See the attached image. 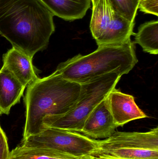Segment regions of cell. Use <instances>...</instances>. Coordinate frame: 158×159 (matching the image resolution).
I'll use <instances>...</instances> for the list:
<instances>
[{
	"instance_id": "cell-5",
	"label": "cell",
	"mask_w": 158,
	"mask_h": 159,
	"mask_svg": "<svg viewBox=\"0 0 158 159\" xmlns=\"http://www.w3.org/2000/svg\"><path fill=\"white\" fill-rule=\"evenodd\" d=\"M93 159H158V128L146 132H115L99 141Z\"/></svg>"
},
{
	"instance_id": "cell-19",
	"label": "cell",
	"mask_w": 158,
	"mask_h": 159,
	"mask_svg": "<svg viewBox=\"0 0 158 159\" xmlns=\"http://www.w3.org/2000/svg\"><path fill=\"white\" fill-rule=\"evenodd\" d=\"M92 1V5H94L96 3V2H97V0H91Z\"/></svg>"
},
{
	"instance_id": "cell-20",
	"label": "cell",
	"mask_w": 158,
	"mask_h": 159,
	"mask_svg": "<svg viewBox=\"0 0 158 159\" xmlns=\"http://www.w3.org/2000/svg\"><path fill=\"white\" fill-rule=\"evenodd\" d=\"M1 129H2V128H1V125H0V130H1Z\"/></svg>"
},
{
	"instance_id": "cell-12",
	"label": "cell",
	"mask_w": 158,
	"mask_h": 159,
	"mask_svg": "<svg viewBox=\"0 0 158 159\" xmlns=\"http://www.w3.org/2000/svg\"><path fill=\"white\" fill-rule=\"evenodd\" d=\"M57 16L66 21L83 18L91 7V0H40Z\"/></svg>"
},
{
	"instance_id": "cell-7",
	"label": "cell",
	"mask_w": 158,
	"mask_h": 159,
	"mask_svg": "<svg viewBox=\"0 0 158 159\" xmlns=\"http://www.w3.org/2000/svg\"><path fill=\"white\" fill-rule=\"evenodd\" d=\"M99 141L76 132L46 127L41 132L22 139L21 144L28 147L54 149L75 157L91 156Z\"/></svg>"
},
{
	"instance_id": "cell-8",
	"label": "cell",
	"mask_w": 158,
	"mask_h": 159,
	"mask_svg": "<svg viewBox=\"0 0 158 159\" xmlns=\"http://www.w3.org/2000/svg\"><path fill=\"white\" fill-rule=\"evenodd\" d=\"M117 128L110 112L107 96L90 113L81 133L89 138H107L116 132Z\"/></svg>"
},
{
	"instance_id": "cell-9",
	"label": "cell",
	"mask_w": 158,
	"mask_h": 159,
	"mask_svg": "<svg viewBox=\"0 0 158 159\" xmlns=\"http://www.w3.org/2000/svg\"><path fill=\"white\" fill-rule=\"evenodd\" d=\"M110 112L117 127L147 116L136 104L133 95L121 92L116 88L108 95Z\"/></svg>"
},
{
	"instance_id": "cell-2",
	"label": "cell",
	"mask_w": 158,
	"mask_h": 159,
	"mask_svg": "<svg viewBox=\"0 0 158 159\" xmlns=\"http://www.w3.org/2000/svg\"><path fill=\"white\" fill-rule=\"evenodd\" d=\"M80 90V84L65 79L56 71L28 85L24 99L26 122L23 139L44 130L46 128L43 120L46 117L64 115L73 109Z\"/></svg>"
},
{
	"instance_id": "cell-1",
	"label": "cell",
	"mask_w": 158,
	"mask_h": 159,
	"mask_svg": "<svg viewBox=\"0 0 158 159\" xmlns=\"http://www.w3.org/2000/svg\"><path fill=\"white\" fill-rule=\"evenodd\" d=\"M53 16L40 0H0V35L33 58L48 46Z\"/></svg>"
},
{
	"instance_id": "cell-10",
	"label": "cell",
	"mask_w": 158,
	"mask_h": 159,
	"mask_svg": "<svg viewBox=\"0 0 158 159\" xmlns=\"http://www.w3.org/2000/svg\"><path fill=\"white\" fill-rule=\"evenodd\" d=\"M32 58L14 48L3 56L2 67L8 70L25 88L37 80V70Z\"/></svg>"
},
{
	"instance_id": "cell-11",
	"label": "cell",
	"mask_w": 158,
	"mask_h": 159,
	"mask_svg": "<svg viewBox=\"0 0 158 159\" xmlns=\"http://www.w3.org/2000/svg\"><path fill=\"white\" fill-rule=\"evenodd\" d=\"M25 87L4 67L0 70V115H9L10 109L20 102Z\"/></svg>"
},
{
	"instance_id": "cell-4",
	"label": "cell",
	"mask_w": 158,
	"mask_h": 159,
	"mask_svg": "<svg viewBox=\"0 0 158 159\" xmlns=\"http://www.w3.org/2000/svg\"><path fill=\"white\" fill-rule=\"evenodd\" d=\"M122 76L118 73H110L81 84L79 96L73 109L64 115L45 118V127L81 133L90 113L116 88Z\"/></svg>"
},
{
	"instance_id": "cell-13",
	"label": "cell",
	"mask_w": 158,
	"mask_h": 159,
	"mask_svg": "<svg viewBox=\"0 0 158 159\" xmlns=\"http://www.w3.org/2000/svg\"><path fill=\"white\" fill-rule=\"evenodd\" d=\"M8 159H81L54 149L30 148L20 144L9 153Z\"/></svg>"
},
{
	"instance_id": "cell-15",
	"label": "cell",
	"mask_w": 158,
	"mask_h": 159,
	"mask_svg": "<svg viewBox=\"0 0 158 159\" xmlns=\"http://www.w3.org/2000/svg\"><path fill=\"white\" fill-rule=\"evenodd\" d=\"M117 11L126 19L135 22L140 0H111Z\"/></svg>"
},
{
	"instance_id": "cell-18",
	"label": "cell",
	"mask_w": 158,
	"mask_h": 159,
	"mask_svg": "<svg viewBox=\"0 0 158 159\" xmlns=\"http://www.w3.org/2000/svg\"><path fill=\"white\" fill-rule=\"evenodd\" d=\"M81 159H93L91 156H85V157H82Z\"/></svg>"
},
{
	"instance_id": "cell-6",
	"label": "cell",
	"mask_w": 158,
	"mask_h": 159,
	"mask_svg": "<svg viewBox=\"0 0 158 159\" xmlns=\"http://www.w3.org/2000/svg\"><path fill=\"white\" fill-rule=\"evenodd\" d=\"M135 24L117 11L111 0H97L93 5L90 30L98 46L130 40Z\"/></svg>"
},
{
	"instance_id": "cell-3",
	"label": "cell",
	"mask_w": 158,
	"mask_h": 159,
	"mask_svg": "<svg viewBox=\"0 0 158 159\" xmlns=\"http://www.w3.org/2000/svg\"><path fill=\"white\" fill-rule=\"evenodd\" d=\"M138 62L131 39L122 43L99 46L94 52L77 56L60 63L57 72L64 78L83 84L109 73H129Z\"/></svg>"
},
{
	"instance_id": "cell-14",
	"label": "cell",
	"mask_w": 158,
	"mask_h": 159,
	"mask_svg": "<svg viewBox=\"0 0 158 159\" xmlns=\"http://www.w3.org/2000/svg\"><path fill=\"white\" fill-rule=\"evenodd\" d=\"M135 44L140 45L146 53L158 54V21L151 20L140 25L134 34Z\"/></svg>"
},
{
	"instance_id": "cell-16",
	"label": "cell",
	"mask_w": 158,
	"mask_h": 159,
	"mask_svg": "<svg viewBox=\"0 0 158 159\" xmlns=\"http://www.w3.org/2000/svg\"><path fill=\"white\" fill-rule=\"evenodd\" d=\"M138 9L145 14L158 16V0H140Z\"/></svg>"
},
{
	"instance_id": "cell-17",
	"label": "cell",
	"mask_w": 158,
	"mask_h": 159,
	"mask_svg": "<svg viewBox=\"0 0 158 159\" xmlns=\"http://www.w3.org/2000/svg\"><path fill=\"white\" fill-rule=\"evenodd\" d=\"M9 153L7 137L2 129L0 130V159H8Z\"/></svg>"
}]
</instances>
